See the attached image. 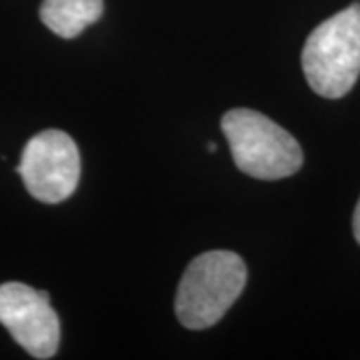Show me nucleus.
<instances>
[{
  "label": "nucleus",
  "mask_w": 360,
  "mask_h": 360,
  "mask_svg": "<svg viewBox=\"0 0 360 360\" xmlns=\"http://www.w3.org/2000/svg\"><path fill=\"white\" fill-rule=\"evenodd\" d=\"M16 172L26 191L44 205H58L70 198L80 179L77 142L63 130H44L26 142Z\"/></svg>",
  "instance_id": "20e7f679"
},
{
  "label": "nucleus",
  "mask_w": 360,
  "mask_h": 360,
  "mask_svg": "<svg viewBox=\"0 0 360 360\" xmlns=\"http://www.w3.org/2000/svg\"><path fill=\"white\" fill-rule=\"evenodd\" d=\"M309 86L324 98H342L360 77V2L336 13L309 34L302 49Z\"/></svg>",
  "instance_id": "f03ea898"
},
{
  "label": "nucleus",
  "mask_w": 360,
  "mask_h": 360,
  "mask_svg": "<svg viewBox=\"0 0 360 360\" xmlns=\"http://www.w3.org/2000/svg\"><path fill=\"white\" fill-rule=\"evenodd\" d=\"M246 264L229 250L198 255L180 278L174 310L182 326L205 330L229 312L245 290Z\"/></svg>",
  "instance_id": "f257e3e1"
},
{
  "label": "nucleus",
  "mask_w": 360,
  "mask_h": 360,
  "mask_svg": "<svg viewBox=\"0 0 360 360\" xmlns=\"http://www.w3.org/2000/svg\"><path fill=\"white\" fill-rule=\"evenodd\" d=\"M232 160L245 174L258 180L292 176L302 167V148L295 136L262 112L232 108L220 120Z\"/></svg>",
  "instance_id": "7ed1b4c3"
},
{
  "label": "nucleus",
  "mask_w": 360,
  "mask_h": 360,
  "mask_svg": "<svg viewBox=\"0 0 360 360\" xmlns=\"http://www.w3.org/2000/svg\"><path fill=\"white\" fill-rule=\"evenodd\" d=\"M0 324L34 359H52L58 350L60 322L44 290L22 283L0 284Z\"/></svg>",
  "instance_id": "39448f33"
},
{
  "label": "nucleus",
  "mask_w": 360,
  "mask_h": 360,
  "mask_svg": "<svg viewBox=\"0 0 360 360\" xmlns=\"http://www.w3.org/2000/svg\"><path fill=\"white\" fill-rule=\"evenodd\" d=\"M352 231H354V238L360 245V200L356 205V210H354V217H352Z\"/></svg>",
  "instance_id": "0eeeda50"
},
{
  "label": "nucleus",
  "mask_w": 360,
  "mask_h": 360,
  "mask_svg": "<svg viewBox=\"0 0 360 360\" xmlns=\"http://www.w3.org/2000/svg\"><path fill=\"white\" fill-rule=\"evenodd\" d=\"M104 13L103 0H44L40 20L63 39H75Z\"/></svg>",
  "instance_id": "423d86ee"
},
{
  "label": "nucleus",
  "mask_w": 360,
  "mask_h": 360,
  "mask_svg": "<svg viewBox=\"0 0 360 360\" xmlns=\"http://www.w3.org/2000/svg\"><path fill=\"white\" fill-rule=\"evenodd\" d=\"M206 148H208L210 153H214V150H217V144H214V142H208V146H206Z\"/></svg>",
  "instance_id": "6e6552de"
}]
</instances>
